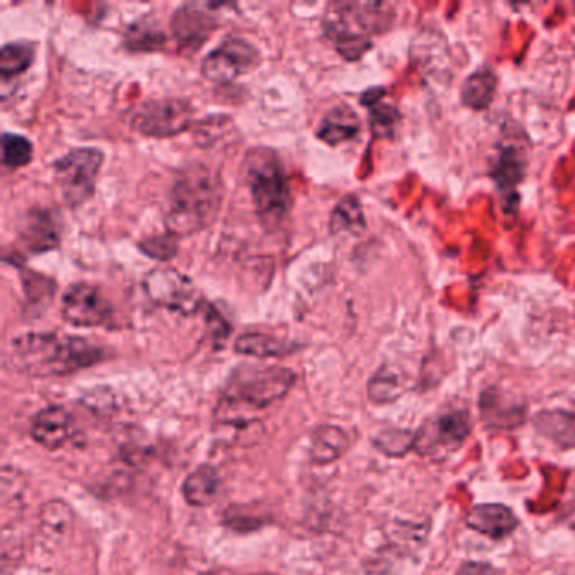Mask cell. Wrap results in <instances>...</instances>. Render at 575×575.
<instances>
[{
	"instance_id": "obj_1",
	"label": "cell",
	"mask_w": 575,
	"mask_h": 575,
	"mask_svg": "<svg viewBox=\"0 0 575 575\" xmlns=\"http://www.w3.org/2000/svg\"><path fill=\"white\" fill-rule=\"evenodd\" d=\"M12 368L31 376H64L101 363L104 351L80 336L27 332L12 341Z\"/></svg>"
},
{
	"instance_id": "obj_2",
	"label": "cell",
	"mask_w": 575,
	"mask_h": 575,
	"mask_svg": "<svg viewBox=\"0 0 575 575\" xmlns=\"http://www.w3.org/2000/svg\"><path fill=\"white\" fill-rule=\"evenodd\" d=\"M295 384V373L284 366H236L222 391L216 409L220 424L248 427L245 412L269 409L284 399Z\"/></svg>"
},
{
	"instance_id": "obj_3",
	"label": "cell",
	"mask_w": 575,
	"mask_h": 575,
	"mask_svg": "<svg viewBox=\"0 0 575 575\" xmlns=\"http://www.w3.org/2000/svg\"><path fill=\"white\" fill-rule=\"evenodd\" d=\"M223 188L220 177L201 164H192L177 174L167 200V233L188 236L207 230L222 207Z\"/></svg>"
},
{
	"instance_id": "obj_4",
	"label": "cell",
	"mask_w": 575,
	"mask_h": 575,
	"mask_svg": "<svg viewBox=\"0 0 575 575\" xmlns=\"http://www.w3.org/2000/svg\"><path fill=\"white\" fill-rule=\"evenodd\" d=\"M394 8L385 2H331L322 27L328 42L348 61H356L372 49V36L394 23Z\"/></svg>"
},
{
	"instance_id": "obj_5",
	"label": "cell",
	"mask_w": 575,
	"mask_h": 575,
	"mask_svg": "<svg viewBox=\"0 0 575 575\" xmlns=\"http://www.w3.org/2000/svg\"><path fill=\"white\" fill-rule=\"evenodd\" d=\"M244 171L260 225L267 232H279L292 208L281 157L269 148L250 149L245 155Z\"/></svg>"
},
{
	"instance_id": "obj_6",
	"label": "cell",
	"mask_w": 575,
	"mask_h": 575,
	"mask_svg": "<svg viewBox=\"0 0 575 575\" xmlns=\"http://www.w3.org/2000/svg\"><path fill=\"white\" fill-rule=\"evenodd\" d=\"M104 159V152L98 149L83 148L73 149L56 161V183L68 207H82L95 195Z\"/></svg>"
},
{
	"instance_id": "obj_7",
	"label": "cell",
	"mask_w": 575,
	"mask_h": 575,
	"mask_svg": "<svg viewBox=\"0 0 575 575\" xmlns=\"http://www.w3.org/2000/svg\"><path fill=\"white\" fill-rule=\"evenodd\" d=\"M472 422L468 409H447L435 413L415 431L413 450L421 456H441L458 450L471 434Z\"/></svg>"
},
{
	"instance_id": "obj_8",
	"label": "cell",
	"mask_w": 575,
	"mask_h": 575,
	"mask_svg": "<svg viewBox=\"0 0 575 575\" xmlns=\"http://www.w3.org/2000/svg\"><path fill=\"white\" fill-rule=\"evenodd\" d=\"M192 124V107L185 98H155L133 110L130 126L145 137H173Z\"/></svg>"
},
{
	"instance_id": "obj_9",
	"label": "cell",
	"mask_w": 575,
	"mask_h": 575,
	"mask_svg": "<svg viewBox=\"0 0 575 575\" xmlns=\"http://www.w3.org/2000/svg\"><path fill=\"white\" fill-rule=\"evenodd\" d=\"M144 289L157 306L181 314L195 316L203 310L204 300L196 291L188 277L174 269H155L145 277Z\"/></svg>"
},
{
	"instance_id": "obj_10",
	"label": "cell",
	"mask_w": 575,
	"mask_h": 575,
	"mask_svg": "<svg viewBox=\"0 0 575 575\" xmlns=\"http://www.w3.org/2000/svg\"><path fill=\"white\" fill-rule=\"evenodd\" d=\"M228 4L188 2L176 9L171 19V31L183 51L195 52L210 39L222 24V9Z\"/></svg>"
},
{
	"instance_id": "obj_11",
	"label": "cell",
	"mask_w": 575,
	"mask_h": 575,
	"mask_svg": "<svg viewBox=\"0 0 575 575\" xmlns=\"http://www.w3.org/2000/svg\"><path fill=\"white\" fill-rule=\"evenodd\" d=\"M259 63V49L247 39L230 37L203 59L201 73L210 82L225 85L242 74L250 73Z\"/></svg>"
},
{
	"instance_id": "obj_12",
	"label": "cell",
	"mask_w": 575,
	"mask_h": 575,
	"mask_svg": "<svg viewBox=\"0 0 575 575\" xmlns=\"http://www.w3.org/2000/svg\"><path fill=\"white\" fill-rule=\"evenodd\" d=\"M61 316L77 328H101L114 321V307L101 289L78 282L64 292Z\"/></svg>"
},
{
	"instance_id": "obj_13",
	"label": "cell",
	"mask_w": 575,
	"mask_h": 575,
	"mask_svg": "<svg viewBox=\"0 0 575 575\" xmlns=\"http://www.w3.org/2000/svg\"><path fill=\"white\" fill-rule=\"evenodd\" d=\"M466 525L478 533L493 540H502L517 530L520 520L508 506L500 503L476 505L466 517Z\"/></svg>"
},
{
	"instance_id": "obj_14",
	"label": "cell",
	"mask_w": 575,
	"mask_h": 575,
	"mask_svg": "<svg viewBox=\"0 0 575 575\" xmlns=\"http://www.w3.org/2000/svg\"><path fill=\"white\" fill-rule=\"evenodd\" d=\"M71 415L64 407L51 406L37 412L31 424L34 443L48 450H58L70 441Z\"/></svg>"
},
{
	"instance_id": "obj_15",
	"label": "cell",
	"mask_w": 575,
	"mask_h": 575,
	"mask_svg": "<svg viewBox=\"0 0 575 575\" xmlns=\"http://www.w3.org/2000/svg\"><path fill=\"white\" fill-rule=\"evenodd\" d=\"M19 236L24 247L34 254H45L59 245V228L48 210L34 208L19 226Z\"/></svg>"
},
{
	"instance_id": "obj_16",
	"label": "cell",
	"mask_w": 575,
	"mask_h": 575,
	"mask_svg": "<svg viewBox=\"0 0 575 575\" xmlns=\"http://www.w3.org/2000/svg\"><path fill=\"white\" fill-rule=\"evenodd\" d=\"M350 446V435L344 429L331 424L319 425L310 434V461L317 466L331 465L343 458Z\"/></svg>"
},
{
	"instance_id": "obj_17",
	"label": "cell",
	"mask_w": 575,
	"mask_h": 575,
	"mask_svg": "<svg viewBox=\"0 0 575 575\" xmlns=\"http://www.w3.org/2000/svg\"><path fill=\"white\" fill-rule=\"evenodd\" d=\"M360 129L362 124L356 112L347 105H338L326 112L316 133L319 141L328 145H340L359 136Z\"/></svg>"
},
{
	"instance_id": "obj_18",
	"label": "cell",
	"mask_w": 575,
	"mask_h": 575,
	"mask_svg": "<svg viewBox=\"0 0 575 575\" xmlns=\"http://www.w3.org/2000/svg\"><path fill=\"white\" fill-rule=\"evenodd\" d=\"M481 412L488 427L515 429L524 424L527 410L520 403L506 399L498 391L490 390L481 397Z\"/></svg>"
},
{
	"instance_id": "obj_19",
	"label": "cell",
	"mask_w": 575,
	"mask_h": 575,
	"mask_svg": "<svg viewBox=\"0 0 575 575\" xmlns=\"http://www.w3.org/2000/svg\"><path fill=\"white\" fill-rule=\"evenodd\" d=\"M297 350V344L263 332H245L235 341L236 353L254 359H284Z\"/></svg>"
},
{
	"instance_id": "obj_20",
	"label": "cell",
	"mask_w": 575,
	"mask_h": 575,
	"mask_svg": "<svg viewBox=\"0 0 575 575\" xmlns=\"http://www.w3.org/2000/svg\"><path fill=\"white\" fill-rule=\"evenodd\" d=\"M220 491V476L210 465L200 466L188 476L183 484L186 502L196 508L211 505Z\"/></svg>"
},
{
	"instance_id": "obj_21",
	"label": "cell",
	"mask_w": 575,
	"mask_h": 575,
	"mask_svg": "<svg viewBox=\"0 0 575 575\" xmlns=\"http://www.w3.org/2000/svg\"><path fill=\"white\" fill-rule=\"evenodd\" d=\"M535 427L561 447H575V413L543 410L535 418Z\"/></svg>"
},
{
	"instance_id": "obj_22",
	"label": "cell",
	"mask_w": 575,
	"mask_h": 575,
	"mask_svg": "<svg viewBox=\"0 0 575 575\" xmlns=\"http://www.w3.org/2000/svg\"><path fill=\"white\" fill-rule=\"evenodd\" d=\"M331 233L336 236H360L366 230L362 204L354 196H347L331 213Z\"/></svg>"
},
{
	"instance_id": "obj_23",
	"label": "cell",
	"mask_w": 575,
	"mask_h": 575,
	"mask_svg": "<svg viewBox=\"0 0 575 575\" xmlns=\"http://www.w3.org/2000/svg\"><path fill=\"white\" fill-rule=\"evenodd\" d=\"M496 86H498V78L493 71H476L466 80L465 86H462V104L472 108V110H484L493 102Z\"/></svg>"
},
{
	"instance_id": "obj_24",
	"label": "cell",
	"mask_w": 575,
	"mask_h": 575,
	"mask_svg": "<svg viewBox=\"0 0 575 575\" xmlns=\"http://www.w3.org/2000/svg\"><path fill=\"white\" fill-rule=\"evenodd\" d=\"M406 390V378L394 366H382L368 384V399L376 406L395 402Z\"/></svg>"
},
{
	"instance_id": "obj_25",
	"label": "cell",
	"mask_w": 575,
	"mask_h": 575,
	"mask_svg": "<svg viewBox=\"0 0 575 575\" xmlns=\"http://www.w3.org/2000/svg\"><path fill=\"white\" fill-rule=\"evenodd\" d=\"M166 43V36L151 17H142L126 31V45L130 51H155Z\"/></svg>"
},
{
	"instance_id": "obj_26",
	"label": "cell",
	"mask_w": 575,
	"mask_h": 575,
	"mask_svg": "<svg viewBox=\"0 0 575 575\" xmlns=\"http://www.w3.org/2000/svg\"><path fill=\"white\" fill-rule=\"evenodd\" d=\"M34 61V46L27 43H11L0 51V77L2 82L23 74Z\"/></svg>"
},
{
	"instance_id": "obj_27",
	"label": "cell",
	"mask_w": 575,
	"mask_h": 575,
	"mask_svg": "<svg viewBox=\"0 0 575 575\" xmlns=\"http://www.w3.org/2000/svg\"><path fill=\"white\" fill-rule=\"evenodd\" d=\"M525 157L518 148L503 149L498 163L494 166V181L498 183L502 189H512L521 181L525 169Z\"/></svg>"
},
{
	"instance_id": "obj_28",
	"label": "cell",
	"mask_w": 575,
	"mask_h": 575,
	"mask_svg": "<svg viewBox=\"0 0 575 575\" xmlns=\"http://www.w3.org/2000/svg\"><path fill=\"white\" fill-rule=\"evenodd\" d=\"M376 449L390 458H402L415 447V432L407 429H385L373 439Z\"/></svg>"
},
{
	"instance_id": "obj_29",
	"label": "cell",
	"mask_w": 575,
	"mask_h": 575,
	"mask_svg": "<svg viewBox=\"0 0 575 575\" xmlns=\"http://www.w3.org/2000/svg\"><path fill=\"white\" fill-rule=\"evenodd\" d=\"M21 281H23V289L26 292L27 306L33 309H43L48 306L49 301L56 292L55 282L49 281L48 277L42 273L33 272V270H21Z\"/></svg>"
},
{
	"instance_id": "obj_30",
	"label": "cell",
	"mask_w": 575,
	"mask_h": 575,
	"mask_svg": "<svg viewBox=\"0 0 575 575\" xmlns=\"http://www.w3.org/2000/svg\"><path fill=\"white\" fill-rule=\"evenodd\" d=\"M232 130H235L232 118L225 115H213V117L204 118L195 127V139L201 148H213L223 139H228Z\"/></svg>"
},
{
	"instance_id": "obj_31",
	"label": "cell",
	"mask_w": 575,
	"mask_h": 575,
	"mask_svg": "<svg viewBox=\"0 0 575 575\" xmlns=\"http://www.w3.org/2000/svg\"><path fill=\"white\" fill-rule=\"evenodd\" d=\"M33 159V144L30 139L19 133L2 136V161L11 169L27 166Z\"/></svg>"
},
{
	"instance_id": "obj_32",
	"label": "cell",
	"mask_w": 575,
	"mask_h": 575,
	"mask_svg": "<svg viewBox=\"0 0 575 575\" xmlns=\"http://www.w3.org/2000/svg\"><path fill=\"white\" fill-rule=\"evenodd\" d=\"M42 524L45 530L52 531V533H67L73 525V512L70 505L63 502L46 503L42 509Z\"/></svg>"
},
{
	"instance_id": "obj_33",
	"label": "cell",
	"mask_w": 575,
	"mask_h": 575,
	"mask_svg": "<svg viewBox=\"0 0 575 575\" xmlns=\"http://www.w3.org/2000/svg\"><path fill=\"white\" fill-rule=\"evenodd\" d=\"M399 122V112L391 105L376 104L369 107V127L376 137H391Z\"/></svg>"
},
{
	"instance_id": "obj_34",
	"label": "cell",
	"mask_w": 575,
	"mask_h": 575,
	"mask_svg": "<svg viewBox=\"0 0 575 575\" xmlns=\"http://www.w3.org/2000/svg\"><path fill=\"white\" fill-rule=\"evenodd\" d=\"M174 236L167 235L164 236H154V238H149V240L142 242L139 247L144 254H148L152 259H171L174 254L177 251L176 242L173 240Z\"/></svg>"
},
{
	"instance_id": "obj_35",
	"label": "cell",
	"mask_w": 575,
	"mask_h": 575,
	"mask_svg": "<svg viewBox=\"0 0 575 575\" xmlns=\"http://www.w3.org/2000/svg\"><path fill=\"white\" fill-rule=\"evenodd\" d=\"M456 575H500V572L484 562H465Z\"/></svg>"
},
{
	"instance_id": "obj_36",
	"label": "cell",
	"mask_w": 575,
	"mask_h": 575,
	"mask_svg": "<svg viewBox=\"0 0 575 575\" xmlns=\"http://www.w3.org/2000/svg\"><path fill=\"white\" fill-rule=\"evenodd\" d=\"M200 575H275V574H240V572L230 571V568H213Z\"/></svg>"
}]
</instances>
